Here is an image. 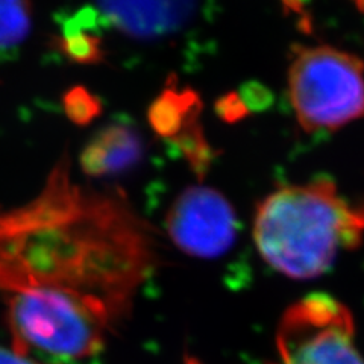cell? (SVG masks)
I'll use <instances>...</instances> for the list:
<instances>
[{
  "instance_id": "1",
  "label": "cell",
  "mask_w": 364,
  "mask_h": 364,
  "mask_svg": "<svg viewBox=\"0 0 364 364\" xmlns=\"http://www.w3.org/2000/svg\"><path fill=\"white\" fill-rule=\"evenodd\" d=\"M147 225L120 195L56 166L38 195L0 213V290L14 350L55 364L105 348L156 267Z\"/></svg>"
},
{
  "instance_id": "7",
  "label": "cell",
  "mask_w": 364,
  "mask_h": 364,
  "mask_svg": "<svg viewBox=\"0 0 364 364\" xmlns=\"http://www.w3.org/2000/svg\"><path fill=\"white\" fill-rule=\"evenodd\" d=\"M143 154L139 134L116 123L99 131L81 155L82 170L90 176H109L134 167Z\"/></svg>"
},
{
  "instance_id": "3",
  "label": "cell",
  "mask_w": 364,
  "mask_h": 364,
  "mask_svg": "<svg viewBox=\"0 0 364 364\" xmlns=\"http://www.w3.org/2000/svg\"><path fill=\"white\" fill-rule=\"evenodd\" d=\"M289 99L309 132L336 131L364 116V64L329 46L293 50L287 75Z\"/></svg>"
},
{
  "instance_id": "2",
  "label": "cell",
  "mask_w": 364,
  "mask_h": 364,
  "mask_svg": "<svg viewBox=\"0 0 364 364\" xmlns=\"http://www.w3.org/2000/svg\"><path fill=\"white\" fill-rule=\"evenodd\" d=\"M258 254L281 275L313 279L354 249L364 235V202L354 203L334 182L281 186L259 202L252 228Z\"/></svg>"
},
{
  "instance_id": "4",
  "label": "cell",
  "mask_w": 364,
  "mask_h": 364,
  "mask_svg": "<svg viewBox=\"0 0 364 364\" xmlns=\"http://www.w3.org/2000/svg\"><path fill=\"white\" fill-rule=\"evenodd\" d=\"M277 364H364L346 305L325 293L305 296L282 314Z\"/></svg>"
},
{
  "instance_id": "6",
  "label": "cell",
  "mask_w": 364,
  "mask_h": 364,
  "mask_svg": "<svg viewBox=\"0 0 364 364\" xmlns=\"http://www.w3.org/2000/svg\"><path fill=\"white\" fill-rule=\"evenodd\" d=\"M97 13L122 36L170 37L193 20L199 0H95Z\"/></svg>"
},
{
  "instance_id": "8",
  "label": "cell",
  "mask_w": 364,
  "mask_h": 364,
  "mask_svg": "<svg viewBox=\"0 0 364 364\" xmlns=\"http://www.w3.org/2000/svg\"><path fill=\"white\" fill-rule=\"evenodd\" d=\"M32 26L29 0H0V49H13L25 41Z\"/></svg>"
},
{
  "instance_id": "5",
  "label": "cell",
  "mask_w": 364,
  "mask_h": 364,
  "mask_svg": "<svg viewBox=\"0 0 364 364\" xmlns=\"http://www.w3.org/2000/svg\"><path fill=\"white\" fill-rule=\"evenodd\" d=\"M170 240L182 252L196 258H219L237 238V215L222 193L193 186L175 199L166 219Z\"/></svg>"
}]
</instances>
